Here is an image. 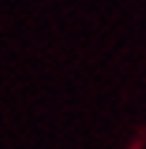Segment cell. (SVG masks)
<instances>
[]
</instances>
